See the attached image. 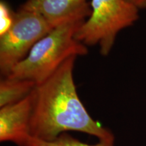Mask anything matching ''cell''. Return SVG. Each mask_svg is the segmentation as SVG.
<instances>
[{"instance_id":"2","label":"cell","mask_w":146,"mask_h":146,"mask_svg":"<svg viewBox=\"0 0 146 146\" xmlns=\"http://www.w3.org/2000/svg\"><path fill=\"white\" fill-rule=\"evenodd\" d=\"M89 16L78 14L55 27L33 47L27 57L6 77L29 80L37 85L52 76L68 58L88 54L86 45L74 36Z\"/></svg>"},{"instance_id":"5","label":"cell","mask_w":146,"mask_h":146,"mask_svg":"<svg viewBox=\"0 0 146 146\" xmlns=\"http://www.w3.org/2000/svg\"><path fill=\"white\" fill-rule=\"evenodd\" d=\"M33 92L26 98L0 109V141L23 146L30 137Z\"/></svg>"},{"instance_id":"3","label":"cell","mask_w":146,"mask_h":146,"mask_svg":"<svg viewBox=\"0 0 146 146\" xmlns=\"http://www.w3.org/2000/svg\"><path fill=\"white\" fill-rule=\"evenodd\" d=\"M90 5V16L74 36L85 45H98L100 54L106 56L118 33L138 19L139 9L125 0H91Z\"/></svg>"},{"instance_id":"7","label":"cell","mask_w":146,"mask_h":146,"mask_svg":"<svg viewBox=\"0 0 146 146\" xmlns=\"http://www.w3.org/2000/svg\"><path fill=\"white\" fill-rule=\"evenodd\" d=\"M35 87L36 84L29 80L3 77L0 82V108L24 100Z\"/></svg>"},{"instance_id":"10","label":"cell","mask_w":146,"mask_h":146,"mask_svg":"<svg viewBox=\"0 0 146 146\" xmlns=\"http://www.w3.org/2000/svg\"><path fill=\"white\" fill-rule=\"evenodd\" d=\"M139 9L146 8V0H125Z\"/></svg>"},{"instance_id":"1","label":"cell","mask_w":146,"mask_h":146,"mask_svg":"<svg viewBox=\"0 0 146 146\" xmlns=\"http://www.w3.org/2000/svg\"><path fill=\"white\" fill-rule=\"evenodd\" d=\"M76 58L66 60L33 91L32 137L50 141L68 131L86 133L99 140L114 137L89 115L78 96L73 78Z\"/></svg>"},{"instance_id":"4","label":"cell","mask_w":146,"mask_h":146,"mask_svg":"<svg viewBox=\"0 0 146 146\" xmlns=\"http://www.w3.org/2000/svg\"><path fill=\"white\" fill-rule=\"evenodd\" d=\"M54 27L41 14L20 7L12 26L0 36V71L6 77Z\"/></svg>"},{"instance_id":"8","label":"cell","mask_w":146,"mask_h":146,"mask_svg":"<svg viewBox=\"0 0 146 146\" xmlns=\"http://www.w3.org/2000/svg\"><path fill=\"white\" fill-rule=\"evenodd\" d=\"M114 137L100 139L95 144H88L64 133L50 141H42L30 137L23 146H114Z\"/></svg>"},{"instance_id":"9","label":"cell","mask_w":146,"mask_h":146,"mask_svg":"<svg viewBox=\"0 0 146 146\" xmlns=\"http://www.w3.org/2000/svg\"><path fill=\"white\" fill-rule=\"evenodd\" d=\"M16 12L4 0L0 2V36L4 35L13 25Z\"/></svg>"},{"instance_id":"6","label":"cell","mask_w":146,"mask_h":146,"mask_svg":"<svg viewBox=\"0 0 146 146\" xmlns=\"http://www.w3.org/2000/svg\"><path fill=\"white\" fill-rule=\"evenodd\" d=\"M21 8L41 14L54 27L78 14H91L87 0H27Z\"/></svg>"}]
</instances>
